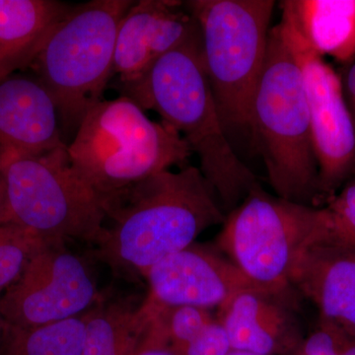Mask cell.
Here are the masks:
<instances>
[{
  "label": "cell",
  "mask_w": 355,
  "mask_h": 355,
  "mask_svg": "<svg viewBox=\"0 0 355 355\" xmlns=\"http://www.w3.org/2000/svg\"><path fill=\"white\" fill-rule=\"evenodd\" d=\"M96 257L118 277H146L163 259L223 224L226 214L200 168L165 170L106 196Z\"/></svg>",
  "instance_id": "6da1fadb"
},
{
  "label": "cell",
  "mask_w": 355,
  "mask_h": 355,
  "mask_svg": "<svg viewBox=\"0 0 355 355\" xmlns=\"http://www.w3.org/2000/svg\"><path fill=\"white\" fill-rule=\"evenodd\" d=\"M114 87L144 112L157 113L186 140L226 216L260 184L222 123L203 64L202 37L166 53L137 80Z\"/></svg>",
  "instance_id": "7a4b0ae2"
},
{
  "label": "cell",
  "mask_w": 355,
  "mask_h": 355,
  "mask_svg": "<svg viewBox=\"0 0 355 355\" xmlns=\"http://www.w3.org/2000/svg\"><path fill=\"white\" fill-rule=\"evenodd\" d=\"M251 133L277 197L318 207L322 197L302 72L279 23L270 29L252 105Z\"/></svg>",
  "instance_id": "3957f363"
},
{
  "label": "cell",
  "mask_w": 355,
  "mask_h": 355,
  "mask_svg": "<svg viewBox=\"0 0 355 355\" xmlns=\"http://www.w3.org/2000/svg\"><path fill=\"white\" fill-rule=\"evenodd\" d=\"M70 164L104 198L173 167L189 165L186 140L150 120L130 98L93 104L67 144Z\"/></svg>",
  "instance_id": "277c9868"
},
{
  "label": "cell",
  "mask_w": 355,
  "mask_h": 355,
  "mask_svg": "<svg viewBox=\"0 0 355 355\" xmlns=\"http://www.w3.org/2000/svg\"><path fill=\"white\" fill-rule=\"evenodd\" d=\"M132 3L92 0L70 6L30 67L57 104L65 144L113 79L116 35Z\"/></svg>",
  "instance_id": "5b68a950"
},
{
  "label": "cell",
  "mask_w": 355,
  "mask_h": 355,
  "mask_svg": "<svg viewBox=\"0 0 355 355\" xmlns=\"http://www.w3.org/2000/svg\"><path fill=\"white\" fill-rule=\"evenodd\" d=\"M8 223L44 241L98 245L105 231L104 198L70 164L67 146L49 153L0 151Z\"/></svg>",
  "instance_id": "8992f818"
},
{
  "label": "cell",
  "mask_w": 355,
  "mask_h": 355,
  "mask_svg": "<svg viewBox=\"0 0 355 355\" xmlns=\"http://www.w3.org/2000/svg\"><path fill=\"white\" fill-rule=\"evenodd\" d=\"M329 232L326 207L270 195L260 184L226 216L214 245L258 288L295 301L289 280L294 261Z\"/></svg>",
  "instance_id": "52a82bcc"
},
{
  "label": "cell",
  "mask_w": 355,
  "mask_h": 355,
  "mask_svg": "<svg viewBox=\"0 0 355 355\" xmlns=\"http://www.w3.org/2000/svg\"><path fill=\"white\" fill-rule=\"evenodd\" d=\"M205 72L226 132H251L252 105L265 64L273 0H191Z\"/></svg>",
  "instance_id": "ba28073f"
},
{
  "label": "cell",
  "mask_w": 355,
  "mask_h": 355,
  "mask_svg": "<svg viewBox=\"0 0 355 355\" xmlns=\"http://www.w3.org/2000/svg\"><path fill=\"white\" fill-rule=\"evenodd\" d=\"M280 7L279 24L304 80L320 191L329 200L347 178L355 174L354 118L340 77L311 48L288 11Z\"/></svg>",
  "instance_id": "9c48e42d"
},
{
  "label": "cell",
  "mask_w": 355,
  "mask_h": 355,
  "mask_svg": "<svg viewBox=\"0 0 355 355\" xmlns=\"http://www.w3.org/2000/svg\"><path fill=\"white\" fill-rule=\"evenodd\" d=\"M100 299L85 259L64 243H53L33 257L0 296V313L11 327L37 328L81 316Z\"/></svg>",
  "instance_id": "30bf717a"
},
{
  "label": "cell",
  "mask_w": 355,
  "mask_h": 355,
  "mask_svg": "<svg viewBox=\"0 0 355 355\" xmlns=\"http://www.w3.org/2000/svg\"><path fill=\"white\" fill-rule=\"evenodd\" d=\"M144 277L147 299L160 307L218 309L238 292L258 288L216 245L197 242L159 261Z\"/></svg>",
  "instance_id": "8fae6325"
},
{
  "label": "cell",
  "mask_w": 355,
  "mask_h": 355,
  "mask_svg": "<svg viewBox=\"0 0 355 355\" xmlns=\"http://www.w3.org/2000/svg\"><path fill=\"white\" fill-rule=\"evenodd\" d=\"M200 28L184 2L133 1L116 35L113 79L137 80L166 53L200 36Z\"/></svg>",
  "instance_id": "7c38bea8"
},
{
  "label": "cell",
  "mask_w": 355,
  "mask_h": 355,
  "mask_svg": "<svg viewBox=\"0 0 355 355\" xmlns=\"http://www.w3.org/2000/svg\"><path fill=\"white\" fill-rule=\"evenodd\" d=\"M295 301L259 288L236 293L217 309L216 320L232 349L263 355H291L304 335Z\"/></svg>",
  "instance_id": "4fadbf2b"
},
{
  "label": "cell",
  "mask_w": 355,
  "mask_h": 355,
  "mask_svg": "<svg viewBox=\"0 0 355 355\" xmlns=\"http://www.w3.org/2000/svg\"><path fill=\"white\" fill-rule=\"evenodd\" d=\"M289 280L319 318L355 336V248L329 239L310 243L296 257Z\"/></svg>",
  "instance_id": "5bb4252c"
},
{
  "label": "cell",
  "mask_w": 355,
  "mask_h": 355,
  "mask_svg": "<svg viewBox=\"0 0 355 355\" xmlns=\"http://www.w3.org/2000/svg\"><path fill=\"white\" fill-rule=\"evenodd\" d=\"M67 146L57 104L36 74L0 80V151L42 154Z\"/></svg>",
  "instance_id": "9a60e30c"
},
{
  "label": "cell",
  "mask_w": 355,
  "mask_h": 355,
  "mask_svg": "<svg viewBox=\"0 0 355 355\" xmlns=\"http://www.w3.org/2000/svg\"><path fill=\"white\" fill-rule=\"evenodd\" d=\"M70 6L57 0H0V80L30 69Z\"/></svg>",
  "instance_id": "2e32d148"
},
{
  "label": "cell",
  "mask_w": 355,
  "mask_h": 355,
  "mask_svg": "<svg viewBox=\"0 0 355 355\" xmlns=\"http://www.w3.org/2000/svg\"><path fill=\"white\" fill-rule=\"evenodd\" d=\"M154 316L148 299L137 305L132 299H100L86 312L81 355H135L146 340Z\"/></svg>",
  "instance_id": "e0dca14e"
},
{
  "label": "cell",
  "mask_w": 355,
  "mask_h": 355,
  "mask_svg": "<svg viewBox=\"0 0 355 355\" xmlns=\"http://www.w3.org/2000/svg\"><path fill=\"white\" fill-rule=\"evenodd\" d=\"M286 8L311 48L340 62L355 58V0H286Z\"/></svg>",
  "instance_id": "ac0fdd59"
},
{
  "label": "cell",
  "mask_w": 355,
  "mask_h": 355,
  "mask_svg": "<svg viewBox=\"0 0 355 355\" xmlns=\"http://www.w3.org/2000/svg\"><path fill=\"white\" fill-rule=\"evenodd\" d=\"M86 313L65 321L37 327H10L0 355H81Z\"/></svg>",
  "instance_id": "d6986e66"
},
{
  "label": "cell",
  "mask_w": 355,
  "mask_h": 355,
  "mask_svg": "<svg viewBox=\"0 0 355 355\" xmlns=\"http://www.w3.org/2000/svg\"><path fill=\"white\" fill-rule=\"evenodd\" d=\"M50 244L15 224L0 225V296L17 282L33 257Z\"/></svg>",
  "instance_id": "ffe728a7"
},
{
  "label": "cell",
  "mask_w": 355,
  "mask_h": 355,
  "mask_svg": "<svg viewBox=\"0 0 355 355\" xmlns=\"http://www.w3.org/2000/svg\"><path fill=\"white\" fill-rule=\"evenodd\" d=\"M154 319L159 331L168 345L179 355L207 324L216 319L211 310L193 306L160 307L154 305Z\"/></svg>",
  "instance_id": "44dd1931"
},
{
  "label": "cell",
  "mask_w": 355,
  "mask_h": 355,
  "mask_svg": "<svg viewBox=\"0 0 355 355\" xmlns=\"http://www.w3.org/2000/svg\"><path fill=\"white\" fill-rule=\"evenodd\" d=\"M324 207L330 223L328 239L355 248V174Z\"/></svg>",
  "instance_id": "7402d4cb"
},
{
  "label": "cell",
  "mask_w": 355,
  "mask_h": 355,
  "mask_svg": "<svg viewBox=\"0 0 355 355\" xmlns=\"http://www.w3.org/2000/svg\"><path fill=\"white\" fill-rule=\"evenodd\" d=\"M291 355H355V336L319 318Z\"/></svg>",
  "instance_id": "603a6c76"
},
{
  "label": "cell",
  "mask_w": 355,
  "mask_h": 355,
  "mask_svg": "<svg viewBox=\"0 0 355 355\" xmlns=\"http://www.w3.org/2000/svg\"><path fill=\"white\" fill-rule=\"evenodd\" d=\"M231 350L227 333L216 318L180 355H228Z\"/></svg>",
  "instance_id": "cb8c5ba5"
},
{
  "label": "cell",
  "mask_w": 355,
  "mask_h": 355,
  "mask_svg": "<svg viewBox=\"0 0 355 355\" xmlns=\"http://www.w3.org/2000/svg\"><path fill=\"white\" fill-rule=\"evenodd\" d=\"M135 355H179L165 342L151 323L146 340Z\"/></svg>",
  "instance_id": "d4e9b609"
},
{
  "label": "cell",
  "mask_w": 355,
  "mask_h": 355,
  "mask_svg": "<svg viewBox=\"0 0 355 355\" xmlns=\"http://www.w3.org/2000/svg\"><path fill=\"white\" fill-rule=\"evenodd\" d=\"M345 87H347L345 91H347V97H349V108L355 123V62L347 72Z\"/></svg>",
  "instance_id": "484cf974"
},
{
  "label": "cell",
  "mask_w": 355,
  "mask_h": 355,
  "mask_svg": "<svg viewBox=\"0 0 355 355\" xmlns=\"http://www.w3.org/2000/svg\"><path fill=\"white\" fill-rule=\"evenodd\" d=\"M8 223V207H7V195L6 181L0 166V225Z\"/></svg>",
  "instance_id": "4316f807"
},
{
  "label": "cell",
  "mask_w": 355,
  "mask_h": 355,
  "mask_svg": "<svg viewBox=\"0 0 355 355\" xmlns=\"http://www.w3.org/2000/svg\"><path fill=\"white\" fill-rule=\"evenodd\" d=\"M10 324H8V322L4 319V317L0 313V349H1L2 345H3L7 334L10 330Z\"/></svg>",
  "instance_id": "83f0119b"
},
{
  "label": "cell",
  "mask_w": 355,
  "mask_h": 355,
  "mask_svg": "<svg viewBox=\"0 0 355 355\" xmlns=\"http://www.w3.org/2000/svg\"><path fill=\"white\" fill-rule=\"evenodd\" d=\"M228 355H263V354H254V352H242V350L232 349V350H231L230 352H229Z\"/></svg>",
  "instance_id": "f1b7e54d"
}]
</instances>
